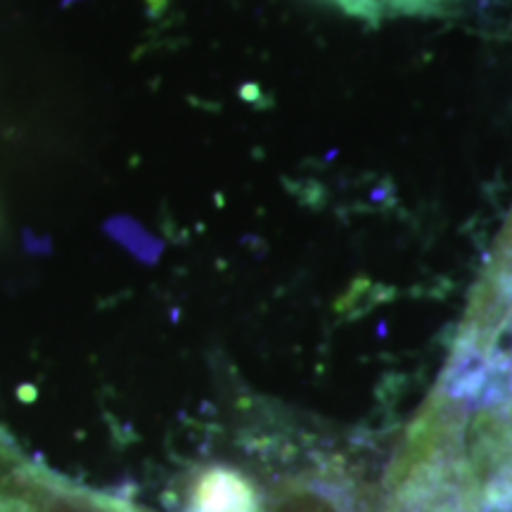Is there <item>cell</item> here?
<instances>
[{
  "instance_id": "3",
  "label": "cell",
  "mask_w": 512,
  "mask_h": 512,
  "mask_svg": "<svg viewBox=\"0 0 512 512\" xmlns=\"http://www.w3.org/2000/svg\"><path fill=\"white\" fill-rule=\"evenodd\" d=\"M41 470L0 430V512H29Z\"/></svg>"
},
{
  "instance_id": "2",
  "label": "cell",
  "mask_w": 512,
  "mask_h": 512,
  "mask_svg": "<svg viewBox=\"0 0 512 512\" xmlns=\"http://www.w3.org/2000/svg\"><path fill=\"white\" fill-rule=\"evenodd\" d=\"M266 512H354L342 484L328 477H292L268 494Z\"/></svg>"
},
{
  "instance_id": "5",
  "label": "cell",
  "mask_w": 512,
  "mask_h": 512,
  "mask_svg": "<svg viewBox=\"0 0 512 512\" xmlns=\"http://www.w3.org/2000/svg\"><path fill=\"white\" fill-rule=\"evenodd\" d=\"M349 17L363 19L368 24H380L382 19L389 17V3L387 0H328Z\"/></svg>"
},
{
  "instance_id": "1",
  "label": "cell",
  "mask_w": 512,
  "mask_h": 512,
  "mask_svg": "<svg viewBox=\"0 0 512 512\" xmlns=\"http://www.w3.org/2000/svg\"><path fill=\"white\" fill-rule=\"evenodd\" d=\"M190 512H261L254 484L228 467H209L195 477Z\"/></svg>"
},
{
  "instance_id": "4",
  "label": "cell",
  "mask_w": 512,
  "mask_h": 512,
  "mask_svg": "<svg viewBox=\"0 0 512 512\" xmlns=\"http://www.w3.org/2000/svg\"><path fill=\"white\" fill-rule=\"evenodd\" d=\"M389 15L444 17L458 8V0H387Z\"/></svg>"
},
{
  "instance_id": "6",
  "label": "cell",
  "mask_w": 512,
  "mask_h": 512,
  "mask_svg": "<svg viewBox=\"0 0 512 512\" xmlns=\"http://www.w3.org/2000/svg\"><path fill=\"white\" fill-rule=\"evenodd\" d=\"M112 233H117V238L124 242V245H128L133 249V252L145 256V259H150V256L157 254V247L155 242H152L150 235H145L143 230H140L138 226H133V223H126V221H117L112 223Z\"/></svg>"
}]
</instances>
